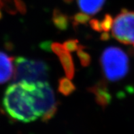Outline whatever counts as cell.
I'll use <instances>...</instances> for the list:
<instances>
[{"label":"cell","instance_id":"6da1fadb","mask_svg":"<svg viewBox=\"0 0 134 134\" xmlns=\"http://www.w3.org/2000/svg\"><path fill=\"white\" fill-rule=\"evenodd\" d=\"M2 104L7 114L16 121L30 122L39 118L27 82H14L8 86Z\"/></svg>","mask_w":134,"mask_h":134},{"label":"cell","instance_id":"7a4b0ae2","mask_svg":"<svg viewBox=\"0 0 134 134\" xmlns=\"http://www.w3.org/2000/svg\"><path fill=\"white\" fill-rule=\"evenodd\" d=\"M100 64L105 77L110 82H118L127 75L129 70V59L122 49L108 47L102 52Z\"/></svg>","mask_w":134,"mask_h":134},{"label":"cell","instance_id":"3957f363","mask_svg":"<svg viewBox=\"0 0 134 134\" xmlns=\"http://www.w3.org/2000/svg\"><path fill=\"white\" fill-rule=\"evenodd\" d=\"M29 87L39 118L44 122L48 121L57 112L59 104L53 88L47 82L29 83Z\"/></svg>","mask_w":134,"mask_h":134},{"label":"cell","instance_id":"277c9868","mask_svg":"<svg viewBox=\"0 0 134 134\" xmlns=\"http://www.w3.org/2000/svg\"><path fill=\"white\" fill-rule=\"evenodd\" d=\"M14 82L37 83L46 82L49 75V66L43 60L19 56L14 59Z\"/></svg>","mask_w":134,"mask_h":134},{"label":"cell","instance_id":"5b68a950","mask_svg":"<svg viewBox=\"0 0 134 134\" xmlns=\"http://www.w3.org/2000/svg\"><path fill=\"white\" fill-rule=\"evenodd\" d=\"M111 29L112 36L116 41L134 45V11L121 10L114 19Z\"/></svg>","mask_w":134,"mask_h":134},{"label":"cell","instance_id":"8992f818","mask_svg":"<svg viewBox=\"0 0 134 134\" xmlns=\"http://www.w3.org/2000/svg\"><path fill=\"white\" fill-rule=\"evenodd\" d=\"M51 49L58 56L67 77L71 80L74 76L75 68L70 51L67 50L64 44L59 43H51Z\"/></svg>","mask_w":134,"mask_h":134},{"label":"cell","instance_id":"52a82bcc","mask_svg":"<svg viewBox=\"0 0 134 134\" xmlns=\"http://www.w3.org/2000/svg\"><path fill=\"white\" fill-rule=\"evenodd\" d=\"M88 91L94 95L96 103L102 108L105 109L112 101V95L110 92L107 83L104 80H101L88 88Z\"/></svg>","mask_w":134,"mask_h":134},{"label":"cell","instance_id":"ba28073f","mask_svg":"<svg viewBox=\"0 0 134 134\" xmlns=\"http://www.w3.org/2000/svg\"><path fill=\"white\" fill-rule=\"evenodd\" d=\"M13 74V59L5 53L0 51V84L8 82Z\"/></svg>","mask_w":134,"mask_h":134},{"label":"cell","instance_id":"9c48e42d","mask_svg":"<svg viewBox=\"0 0 134 134\" xmlns=\"http://www.w3.org/2000/svg\"><path fill=\"white\" fill-rule=\"evenodd\" d=\"M105 0H77L78 7L82 12L93 15L102 10Z\"/></svg>","mask_w":134,"mask_h":134},{"label":"cell","instance_id":"30bf717a","mask_svg":"<svg viewBox=\"0 0 134 134\" xmlns=\"http://www.w3.org/2000/svg\"><path fill=\"white\" fill-rule=\"evenodd\" d=\"M52 21L56 28L61 31H65L69 27L70 19L61 10L55 9L53 11Z\"/></svg>","mask_w":134,"mask_h":134},{"label":"cell","instance_id":"8fae6325","mask_svg":"<svg viewBox=\"0 0 134 134\" xmlns=\"http://www.w3.org/2000/svg\"><path fill=\"white\" fill-rule=\"evenodd\" d=\"M58 90L61 95L64 96H69L76 91V86L71 80L68 77H63L59 80Z\"/></svg>","mask_w":134,"mask_h":134},{"label":"cell","instance_id":"7c38bea8","mask_svg":"<svg viewBox=\"0 0 134 134\" xmlns=\"http://www.w3.org/2000/svg\"><path fill=\"white\" fill-rule=\"evenodd\" d=\"M85 47L80 45L79 49L77 50V56H78L80 64L82 66L86 67L90 64L91 62V57L88 52L85 51Z\"/></svg>","mask_w":134,"mask_h":134},{"label":"cell","instance_id":"4fadbf2b","mask_svg":"<svg viewBox=\"0 0 134 134\" xmlns=\"http://www.w3.org/2000/svg\"><path fill=\"white\" fill-rule=\"evenodd\" d=\"M74 26H78L80 24H86L88 23V21H90V17L88 14L84 13V12H79V13L76 14L73 17Z\"/></svg>","mask_w":134,"mask_h":134},{"label":"cell","instance_id":"5bb4252c","mask_svg":"<svg viewBox=\"0 0 134 134\" xmlns=\"http://www.w3.org/2000/svg\"><path fill=\"white\" fill-rule=\"evenodd\" d=\"M114 19L110 14H105L104 19L101 21V26H102V31L105 32H108L112 29V24H113Z\"/></svg>","mask_w":134,"mask_h":134},{"label":"cell","instance_id":"9a60e30c","mask_svg":"<svg viewBox=\"0 0 134 134\" xmlns=\"http://www.w3.org/2000/svg\"><path fill=\"white\" fill-rule=\"evenodd\" d=\"M65 47L70 52H74L77 51L81 44H79L78 40L76 39H69L64 43Z\"/></svg>","mask_w":134,"mask_h":134},{"label":"cell","instance_id":"2e32d148","mask_svg":"<svg viewBox=\"0 0 134 134\" xmlns=\"http://www.w3.org/2000/svg\"><path fill=\"white\" fill-rule=\"evenodd\" d=\"M89 24H90L91 27H92V29H94V30L97 31V32H102L100 21L95 19H91L89 21Z\"/></svg>","mask_w":134,"mask_h":134},{"label":"cell","instance_id":"e0dca14e","mask_svg":"<svg viewBox=\"0 0 134 134\" xmlns=\"http://www.w3.org/2000/svg\"><path fill=\"white\" fill-rule=\"evenodd\" d=\"M101 38H102V40H104V41L109 39V35L108 34V32H105L102 34V36H101Z\"/></svg>","mask_w":134,"mask_h":134},{"label":"cell","instance_id":"ac0fdd59","mask_svg":"<svg viewBox=\"0 0 134 134\" xmlns=\"http://www.w3.org/2000/svg\"><path fill=\"white\" fill-rule=\"evenodd\" d=\"M3 6V2H2V0H0V7Z\"/></svg>","mask_w":134,"mask_h":134},{"label":"cell","instance_id":"d6986e66","mask_svg":"<svg viewBox=\"0 0 134 134\" xmlns=\"http://www.w3.org/2000/svg\"><path fill=\"white\" fill-rule=\"evenodd\" d=\"M2 12L0 11V19H2Z\"/></svg>","mask_w":134,"mask_h":134}]
</instances>
